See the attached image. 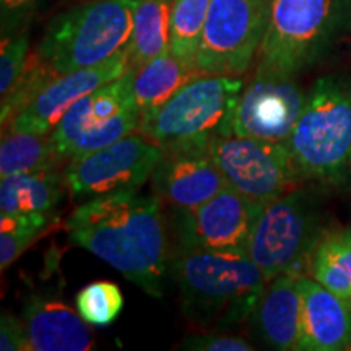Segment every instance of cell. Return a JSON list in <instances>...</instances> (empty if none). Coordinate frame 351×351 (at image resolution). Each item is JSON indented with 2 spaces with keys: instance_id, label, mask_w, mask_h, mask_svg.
Here are the masks:
<instances>
[{
  "instance_id": "6da1fadb",
  "label": "cell",
  "mask_w": 351,
  "mask_h": 351,
  "mask_svg": "<svg viewBox=\"0 0 351 351\" xmlns=\"http://www.w3.org/2000/svg\"><path fill=\"white\" fill-rule=\"evenodd\" d=\"M65 232L70 244L90 251L147 295H165L169 252L158 195L130 191L80 202Z\"/></svg>"
},
{
  "instance_id": "7a4b0ae2",
  "label": "cell",
  "mask_w": 351,
  "mask_h": 351,
  "mask_svg": "<svg viewBox=\"0 0 351 351\" xmlns=\"http://www.w3.org/2000/svg\"><path fill=\"white\" fill-rule=\"evenodd\" d=\"M169 270L184 317L197 328H221L251 319L267 280L247 252L178 247Z\"/></svg>"
},
{
  "instance_id": "3957f363",
  "label": "cell",
  "mask_w": 351,
  "mask_h": 351,
  "mask_svg": "<svg viewBox=\"0 0 351 351\" xmlns=\"http://www.w3.org/2000/svg\"><path fill=\"white\" fill-rule=\"evenodd\" d=\"M351 43V0H267L257 73L298 78Z\"/></svg>"
},
{
  "instance_id": "277c9868",
  "label": "cell",
  "mask_w": 351,
  "mask_h": 351,
  "mask_svg": "<svg viewBox=\"0 0 351 351\" xmlns=\"http://www.w3.org/2000/svg\"><path fill=\"white\" fill-rule=\"evenodd\" d=\"M288 145L302 181L328 187L350 182L351 75L328 73L313 83Z\"/></svg>"
},
{
  "instance_id": "5b68a950",
  "label": "cell",
  "mask_w": 351,
  "mask_h": 351,
  "mask_svg": "<svg viewBox=\"0 0 351 351\" xmlns=\"http://www.w3.org/2000/svg\"><path fill=\"white\" fill-rule=\"evenodd\" d=\"M137 0H83L47 23L36 54L57 75L93 67L129 44Z\"/></svg>"
},
{
  "instance_id": "8992f818",
  "label": "cell",
  "mask_w": 351,
  "mask_h": 351,
  "mask_svg": "<svg viewBox=\"0 0 351 351\" xmlns=\"http://www.w3.org/2000/svg\"><path fill=\"white\" fill-rule=\"evenodd\" d=\"M326 226L317 192L296 186L263 207L247 254L267 283L282 274L307 275L314 249L328 231Z\"/></svg>"
},
{
  "instance_id": "52a82bcc",
  "label": "cell",
  "mask_w": 351,
  "mask_h": 351,
  "mask_svg": "<svg viewBox=\"0 0 351 351\" xmlns=\"http://www.w3.org/2000/svg\"><path fill=\"white\" fill-rule=\"evenodd\" d=\"M244 88L243 77H197L160 109L143 116L138 132L163 150L176 145H208L215 137H230Z\"/></svg>"
},
{
  "instance_id": "ba28073f",
  "label": "cell",
  "mask_w": 351,
  "mask_h": 351,
  "mask_svg": "<svg viewBox=\"0 0 351 351\" xmlns=\"http://www.w3.org/2000/svg\"><path fill=\"white\" fill-rule=\"evenodd\" d=\"M134 70L78 99L51 132L57 150L73 160L138 130L142 112L134 96Z\"/></svg>"
},
{
  "instance_id": "9c48e42d",
  "label": "cell",
  "mask_w": 351,
  "mask_h": 351,
  "mask_svg": "<svg viewBox=\"0 0 351 351\" xmlns=\"http://www.w3.org/2000/svg\"><path fill=\"white\" fill-rule=\"evenodd\" d=\"M267 0H212L195 57L202 75L243 77L265 33Z\"/></svg>"
},
{
  "instance_id": "30bf717a",
  "label": "cell",
  "mask_w": 351,
  "mask_h": 351,
  "mask_svg": "<svg viewBox=\"0 0 351 351\" xmlns=\"http://www.w3.org/2000/svg\"><path fill=\"white\" fill-rule=\"evenodd\" d=\"M208 150L228 186L261 205L302 181L288 142L230 135L210 140Z\"/></svg>"
},
{
  "instance_id": "8fae6325",
  "label": "cell",
  "mask_w": 351,
  "mask_h": 351,
  "mask_svg": "<svg viewBox=\"0 0 351 351\" xmlns=\"http://www.w3.org/2000/svg\"><path fill=\"white\" fill-rule=\"evenodd\" d=\"M161 158L163 148L137 130L109 147L70 160L64 168L65 184L70 197L78 202L138 191L150 181Z\"/></svg>"
},
{
  "instance_id": "7c38bea8",
  "label": "cell",
  "mask_w": 351,
  "mask_h": 351,
  "mask_svg": "<svg viewBox=\"0 0 351 351\" xmlns=\"http://www.w3.org/2000/svg\"><path fill=\"white\" fill-rule=\"evenodd\" d=\"M263 207L226 186L199 207L178 210V247L247 252Z\"/></svg>"
},
{
  "instance_id": "4fadbf2b",
  "label": "cell",
  "mask_w": 351,
  "mask_h": 351,
  "mask_svg": "<svg viewBox=\"0 0 351 351\" xmlns=\"http://www.w3.org/2000/svg\"><path fill=\"white\" fill-rule=\"evenodd\" d=\"M306 93L296 78L254 73L241 95L232 135L288 142L300 121Z\"/></svg>"
},
{
  "instance_id": "5bb4252c",
  "label": "cell",
  "mask_w": 351,
  "mask_h": 351,
  "mask_svg": "<svg viewBox=\"0 0 351 351\" xmlns=\"http://www.w3.org/2000/svg\"><path fill=\"white\" fill-rule=\"evenodd\" d=\"M125 47L114 54L111 59L93 65V67L57 75L23 111L16 114L5 127H2V132L51 134L64 117V114L78 99L98 90L99 86L116 80L124 75L127 70H130L129 54H127Z\"/></svg>"
},
{
  "instance_id": "9a60e30c",
  "label": "cell",
  "mask_w": 351,
  "mask_h": 351,
  "mask_svg": "<svg viewBox=\"0 0 351 351\" xmlns=\"http://www.w3.org/2000/svg\"><path fill=\"white\" fill-rule=\"evenodd\" d=\"M150 181L153 194L178 210L199 207L228 186L207 143L165 148Z\"/></svg>"
},
{
  "instance_id": "2e32d148",
  "label": "cell",
  "mask_w": 351,
  "mask_h": 351,
  "mask_svg": "<svg viewBox=\"0 0 351 351\" xmlns=\"http://www.w3.org/2000/svg\"><path fill=\"white\" fill-rule=\"evenodd\" d=\"M301 330L296 351L351 350V304L313 276H298Z\"/></svg>"
},
{
  "instance_id": "e0dca14e",
  "label": "cell",
  "mask_w": 351,
  "mask_h": 351,
  "mask_svg": "<svg viewBox=\"0 0 351 351\" xmlns=\"http://www.w3.org/2000/svg\"><path fill=\"white\" fill-rule=\"evenodd\" d=\"M21 320L29 351H88L95 346L90 324L59 300L29 295Z\"/></svg>"
},
{
  "instance_id": "ac0fdd59",
  "label": "cell",
  "mask_w": 351,
  "mask_h": 351,
  "mask_svg": "<svg viewBox=\"0 0 351 351\" xmlns=\"http://www.w3.org/2000/svg\"><path fill=\"white\" fill-rule=\"evenodd\" d=\"M257 335L271 350H296L301 330L298 275L282 274L267 283L252 317Z\"/></svg>"
},
{
  "instance_id": "d6986e66",
  "label": "cell",
  "mask_w": 351,
  "mask_h": 351,
  "mask_svg": "<svg viewBox=\"0 0 351 351\" xmlns=\"http://www.w3.org/2000/svg\"><path fill=\"white\" fill-rule=\"evenodd\" d=\"M67 192L64 168L8 176L0 181V215H57Z\"/></svg>"
},
{
  "instance_id": "ffe728a7",
  "label": "cell",
  "mask_w": 351,
  "mask_h": 351,
  "mask_svg": "<svg viewBox=\"0 0 351 351\" xmlns=\"http://www.w3.org/2000/svg\"><path fill=\"white\" fill-rule=\"evenodd\" d=\"M134 70V96L143 116L155 112L166 101L186 86L189 82L200 77L195 65L184 62L171 51H166L142 67Z\"/></svg>"
},
{
  "instance_id": "44dd1931",
  "label": "cell",
  "mask_w": 351,
  "mask_h": 351,
  "mask_svg": "<svg viewBox=\"0 0 351 351\" xmlns=\"http://www.w3.org/2000/svg\"><path fill=\"white\" fill-rule=\"evenodd\" d=\"M51 134L2 132L0 143V179L16 174L44 173L62 169L69 163Z\"/></svg>"
},
{
  "instance_id": "7402d4cb",
  "label": "cell",
  "mask_w": 351,
  "mask_h": 351,
  "mask_svg": "<svg viewBox=\"0 0 351 351\" xmlns=\"http://www.w3.org/2000/svg\"><path fill=\"white\" fill-rule=\"evenodd\" d=\"M174 0H137L134 28L127 44L130 69H138L148 60L169 51L171 12Z\"/></svg>"
},
{
  "instance_id": "603a6c76",
  "label": "cell",
  "mask_w": 351,
  "mask_h": 351,
  "mask_svg": "<svg viewBox=\"0 0 351 351\" xmlns=\"http://www.w3.org/2000/svg\"><path fill=\"white\" fill-rule=\"evenodd\" d=\"M307 275L351 304V228L328 230L322 236Z\"/></svg>"
},
{
  "instance_id": "cb8c5ba5",
  "label": "cell",
  "mask_w": 351,
  "mask_h": 351,
  "mask_svg": "<svg viewBox=\"0 0 351 351\" xmlns=\"http://www.w3.org/2000/svg\"><path fill=\"white\" fill-rule=\"evenodd\" d=\"M210 3L212 0H174L169 51L184 62L195 65Z\"/></svg>"
},
{
  "instance_id": "d4e9b609",
  "label": "cell",
  "mask_w": 351,
  "mask_h": 351,
  "mask_svg": "<svg viewBox=\"0 0 351 351\" xmlns=\"http://www.w3.org/2000/svg\"><path fill=\"white\" fill-rule=\"evenodd\" d=\"M56 215H0V269L5 270L51 226Z\"/></svg>"
},
{
  "instance_id": "484cf974",
  "label": "cell",
  "mask_w": 351,
  "mask_h": 351,
  "mask_svg": "<svg viewBox=\"0 0 351 351\" xmlns=\"http://www.w3.org/2000/svg\"><path fill=\"white\" fill-rule=\"evenodd\" d=\"M57 77L49 65L32 52L19 80L5 96L0 98V122L5 127L16 114H20L36 96Z\"/></svg>"
},
{
  "instance_id": "4316f807",
  "label": "cell",
  "mask_w": 351,
  "mask_h": 351,
  "mask_svg": "<svg viewBox=\"0 0 351 351\" xmlns=\"http://www.w3.org/2000/svg\"><path fill=\"white\" fill-rule=\"evenodd\" d=\"M77 311L90 326L106 327L119 317L124 296L116 283L98 280L86 285L75 298Z\"/></svg>"
},
{
  "instance_id": "83f0119b",
  "label": "cell",
  "mask_w": 351,
  "mask_h": 351,
  "mask_svg": "<svg viewBox=\"0 0 351 351\" xmlns=\"http://www.w3.org/2000/svg\"><path fill=\"white\" fill-rule=\"evenodd\" d=\"M29 56V28L23 32L2 36L0 47V98L12 90Z\"/></svg>"
},
{
  "instance_id": "f1b7e54d",
  "label": "cell",
  "mask_w": 351,
  "mask_h": 351,
  "mask_svg": "<svg viewBox=\"0 0 351 351\" xmlns=\"http://www.w3.org/2000/svg\"><path fill=\"white\" fill-rule=\"evenodd\" d=\"M46 0H0V33L2 36L20 33L41 10Z\"/></svg>"
},
{
  "instance_id": "f546056e",
  "label": "cell",
  "mask_w": 351,
  "mask_h": 351,
  "mask_svg": "<svg viewBox=\"0 0 351 351\" xmlns=\"http://www.w3.org/2000/svg\"><path fill=\"white\" fill-rule=\"evenodd\" d=\"M179 348L189 351H252L254 345L244 340L243 337L208 332L187 335L179 343Z\"/></svg>"
},
{
  "instance_id": "4dcf8cb0",
  "label": "cell",
  "mask_w": 351,
  "mask_h": 351,
  "mask_svg": "<svg viewBox=\"0 0 351 351\" xmlns=\"http://www.w3.org/2000/svg\"><path fill=\"white\" fill-rule=\"evenodd\" d=\"M0 350L29 351L23 320L16 319L12 313H2L0 319Z\"/></svg>"
}]
</instances>
